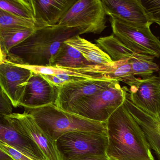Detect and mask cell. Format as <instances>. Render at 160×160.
<instances>
[{"mask_svg":"<svg viewBox=\"0 0 160 160\" xmlns=\"http://www.w3.org/2000/svg\"><path fill=\"white\" fill-rule=\"evenodd\" d=\"M106 155L111 160H156L139 124L123 103L106 122Z\"/></svg>","mask_w":160,"mask_h":160,"instance_id":"6da1fadb","label":"cell"},{"mask_svg":"<svg viewBox=\"0 0 160 160\" xmlns=\"http://www.w3.org/2000/svg\"><path fill=\"white\" fill-rule=\"evenodd\" d=\"M80 35L78 28L58 24L36 28L28 38L9 51L7 60L20 65L50 66L52 58L62 44Z\"/></svg>","mask_w":160,"mask_h":160,"instance_id":"7a4b0ae2","label":"cell"},{"mask_svg":"<svg viewBox=\"0 0 160 160\" xmlns=\"http://www.w3.org/2000/svg\"><path fill=\"white\" fill-rule=\"evenodd\" d=\"M24 111L31 115L39 127L56 142L64 134L72 132H106V123L85 119L64 111L53 104L24 109Z\"/></svg>","mask_w":160,"mask_h":160,"instance_id":"3957f363","label":"cell"},{"mask_svg":"<svg viewBox=\"0 0 160 160\" xmlns=\"http://www.w3.org/2000/svg\"><path fill=\"white\" fill-rule=\"evenodd\" d=\"M128 88L117 81L108 88L80 102L70 113L85 119L106 123L109 117L123 105Z\"/></svg>","mask_w":160,"mask_h":160,"instance_id":"277c9868","label":"cell"},{"mask_svg":"<svg viewBox=\"0 0 160 160\" xmlns=\"http://www.w3.org/2000/svg\"><path fill=\"white\" fill-rule=\"evenodd\" d=\"M106 16L101 0H78L58 24L68 28H78L81 34H100L106 27Z\"/></svg>","mask_w":160,"mask_h":160,"instance_id":"5b68a950","label":"cell"},{"mask_svg":"<svg viewBox=\"0 0 160 160\" xmlns=\"http://www.w3.org/2000/svg\"><path fill=\"white\" fill-rule=\"evenodd\" d=\"M108 139L105 132L75 131L68 132L56 141L63 160L85 156L106 155Z\"/></svg>","mask_w":160,"mask_h":160,"instance_id":"8992f818","label":"cell"},{"mask_svg":"<svg viewBox=\"0 0 160 160\" xmlns=\"http://www.w3.org/2000/svg\"><path fill=\"white\" fill-rule=\"evenodd\" d=\"M113 34L132 52L160 57V40L151 32V25L134 26L110 18Z\"/></svg>","mask_w":160,"mask_h":160,"instance_id":"52a82bcc","label":"cell"},{"mask_svg":"<svg viewBox=\"0 0 160 160\" xmlns=\"http://www.w3.org/2000/svg\"><path fill=\"white\" fill-rule=\"evenodd\" d=\"M117 81L109 79H87L68 83L58 87L55 106L70 113L80 102L108 88Z\"/></svg>","mask_w":160,"mask_h":160,"instance_id":"ba28073f","label":"cell"},{"mask_svg":"<svg viewBox=\"0 0 160 160\" xmlns=\"http://www.w3.org/2000/svg\"><path fill=\"white\" fill-rule=\"evenodd\" d=\"M5 117L17 131L37 145L47 160H63L58 151L56 141L39 127L31 115L24 111L22 113H12Z\"/></svg>","mask_w":160,"mask_h":160,"instance_id":"9c48e42d","label":"cell"},{"mask_svg":"<svg viewBox=\"0 0 160 160\" xmlns=\"http://www.w3.org/2000/svg\"><path fill=\"white\" fill-rule=\"evenodd\" d=\"M129 97L132 103L160 119V77L135 78L128 84Z\"/></svg>","mask_w":160,"mask_h":160,"instance_id":"30bf717a","label":"cell"},{"mask_svg":"<svg viewBox=\"0 0 160 160\" xmlns=\"http://www.w3.org/2000/svg\"><path fill=\"white\" fill-rule=\"evenodd\" d=\"M32 72L7 60L0 65V87L13 107L19 106Z\"/></svg>","mask_w":160,"mask_h":160,"instance_id":"8fae6325","label":"cell"},{"mask_svg":"<svg viewBox=\"0 0 160 160\" xmlns=\"http://www.w3.org/2000/svg\"><path fill=\"white\" fill-rule=\"evenodd\" d=\"M58 91V87L48 81L41 74L32 72L19 107L32 109L55 105Z\"/></svg>","mask_w":160,"mask_h":160,"instance_id":"7c38bea8","label":"cell"},{"mask_svg":"<svg viewBox=\"0 0 160 160\" xmlns=\"http://www.w3.org/2000/svg\"><path fill=\"white\" fill-rule=\"evenodd\" d=\"M17 66L31 70L32 72L41 75L64 74L68 83L87 79H109L113 66L92 65L80 68H68L59 67L39 66L14 64Z\"/></svg>","mask_w":160,"mask_h":160,"instance_id":"4fadbf2b","label":"cell"},{"mask_svg":"<svg viewBox=\"0 0 160 160\" xmlns=\"http://www.w3.org/2000/svg\"><path fill=\"white\" fill-rule=\"evenodd\" d=\"M106 14L134 26L151 25L141 0H102Z\"/></svg>","mask_w":160,"mask_h":160,"instance_id":"5bb4252c","label":"cell"},{"mask_svg":"<svg viewBox=\"0 0 160 160\" xmlns=\"http://www.w3.org/2000/svg\"><path fill=\"white\" fill-rule=\"evenodd\" d=\"M128 89L124 105L141 127L150 148L160 160V119L133 104L129 97Z\"/></svg>","mask_w":160,"mask_h":160,"instance_id":"9a60e30c","label":"cell"},{"mask_svg":"<svg viewBox=\"0 0 160 160\" xmlns=\"http://www.w3.org/2000/svg\"><path fill=\"white\" fill-rule=\"evenodd\" d=\"M77 0H32L36 28L54 26Z\"/></svg>","mask_w":160,"mask_h":160,"instance_id":"2e32d148","label":"cell"},{"mask_svg":"<svg viewBox=\"0 0 160 160\" xmlns=\"http://www.w3.org/2000/svg\"><path fill=\"white\" fill-rule=\"evenodd\" d=\"M0 141L18 150L33 160H47L37 145L17 131L5 116L0 115Z\"/></svg>","mask_w":160,"mask_h":160,"instance_id":"e0dca14e","label":"cell"},{"mask_svg":"<svg viewBox=\"0 0 160 160\" xmlns=\"http://www.w3.org/2000/svg\"><path fill=\"white\" fill-rule=\"evenodd\" d=\"M65 42L78 50L88 61L92 64L106 66L114 65L115 62L98 45L81 38L80 35Z\"/></svg>","mask_w":160,"mask_h":160,"instance_id":"ac0fdd59","label":"cell"},{"mask_svg":"<svg viewBox=\"0 0 160 160\" xmlns=\"http://www.w3.org/2000/svg\"><path fill=\"white\" fill-rule=\"evenodd\" d=\"M92 65L77 49L64 42L51 60L50 66L68 68H80Z\"/></svg>","mask_w":160,"mask_h":160,"instance_id":"d6986e66","label":"cell"},{"mask_svg":"<svg viewBox=\"0 0 160 160\" xmlns=\"http://www.w3.org/2000/svg\"><path fill=\"white\" fill-rule=\"evenodd\" d=\"M96 42L114 62L130 59L134 53L113 34L98 39Z\"/></svg>","mask_w":160,"mask_h":160,"instance_id":"ffe728a7","label":"cell"},{"mask_svg":"<svg viewBox=\"0 0 160 160\" xmlns=\"http://www.w3.org/2000/svg\"><path fill=\"white\" fill-rule=\"evenodd\" d=\"M35 30L0 27V47L3 52L7 56L10 50L28 38Z\"/></svg>","mask_w":160,"mask_h":160,"instance_id":"44dd1931","label":"cell"},{"mask_svg":"<svg viewBox=\"0 0 160 160\" xmlns=\"http://www.w3.org/2000/svg\"><path fill=\"white\" fill-rule=\"evenodd\" d=\"M154 58L150 55L134 53L129 59L133 76L146 79L160 71L159 67L154 62Z\"/></svg>","mask_w":160,"mask_h":160,"instance_id":"7402d4cb","label":"cell"},{"mask_svg":"<svg viewBox=\"0 0 160 160\" xmlns=\"http://www.w3.org/2000/svg\"><path fill=\"white\" fill-rule=\"evenodd\" d=\"M0 9L19 18L35 21L32 0H0Z\"/></svg>","mask_w":160,"mask_h":160,"instance_id":"603a6c76","label":"cell"},{"mask_svg":"<svg viewBox=\"0 0 160 160\" xmlns=\"http://www.w3.org/2000/svg\"><path fill=\"white\" fill-rule=\"evenodd\" d=\"M0 27L36 29V22L14 16L0 9Z\"/></svg>","mask_w":160,"mask_h":160,"instance_id":"cb8c5ba5","label":"cell"},{"mask_svg":"<svg viewBox=\"0 0 160 160\" xmlns=\"http://www.w3.org/2000/svg\"><path fill=\"white\" fill-rule=\"evenodd\" d=\"M129 59L115 62L112 70L110 73V77L111 79L119 82H123L128 84L136 78L132 74Z\"/></svg>","mask_w":160,"mask_h":160,"instance_id":"d4e9b609","label":"cell"},{"mask_svg":"<svg viewBox=\"0 0 160 160\" xmlns=\"http://www.w3.org/2000/svg\"><path fill=\"white\" fill-rule=\"evenodd\" d=\"M150 21L154 23L160 20V0H141Z\"/></svg>","mask_w":160,"mask_h":160,"instance_id":"484cf974","label":"cell"},{"mask_svg":"<svg viewBox=\"0 0 160 160\" xmlns=\"http://www.w3.org/2000/svg\"><path fill=\"white\" fill-rule=\"evenodd\" d=\"M0 149L8 155L13 160H33L1 141H0Z\"/></svg>","mask_w":160,"mask_h":160,"instance_id":"4316f807","label":"cell"},{"mask_svg":"<svg viewBox=\"0 0 160 160\" xmlns=\"http://www.w3.org/2000/svg\"><path fill=\"white\" fill-rule=\"evenodd\" d=\"M13 107L10 100L0 87V115L6 116L11 114Z\"/></svg>","mask_w":160,"mask_h":160,"instance_id":"83f0119b","label":"cell"},{"mask_svg":"<svg viewBox=\"0 0 160 160\" xmlns=\"http://www.w3.org/2000/svg\"><path fill=\"white\" fill-rule=\"evenodd\" d=\"M66 160H111L106 155L85 156L77 157Z\"/></svg>","mask_w":160,"mask_h":160,"instance_id":"f1b7e54d","label":"cell"},{"mask_svg":"<svg viewBox=\"0 0 160 160\" xmlns=\"http://www.w3.org/2000/svg\"><path fill=\"white\" fill-rule=\"evenodd\" d=\"M0 160H13L8 155L0 149Z\"/></svg>","mask_w":160,"mask_h":160,"instance_id":"f546056e","label":"cell"},{"mask_svg":"<svg viewBox=\"0 0 160 160\" xmlns=\"http://www.w3.org/2000/svg\"><path fill=\"white\" fill-rule=\"evenodd\" d=\"M7 60V57L3 52L1 47H0V65L4 63Z\"/></svg>","mask_w":160,"mask_h":160,"instance_id":"4dcf8cb0","label":"cell"},{"mask_svg":"<svg viewBox=\"0 0 160 160\" xmlns=\"http://www.w3.org/2000/svg\"><path fill=\"white\" fill-rule=\"evenodd\" d=\"M156 23H158V24L160 26V20H159Z\"/></svg>","mask_w":160,"mask_h":160,"instance_id":"1f68e13d","label":"cell"},{"mask_svg":"<svg viewBox=\"0 0 160 160\" xmlns=\"http://www.w3.org/2000/svg\"><path fill=\"white\" fill-rule=\"evenodd\" d=\"M159 77H160V73H159Z\"/></svg>","mask_w":160,"mask_h":160,"instance_id":"d6a6232c","label":"cell"}]
</instances>
